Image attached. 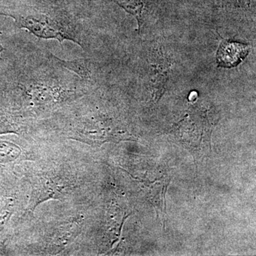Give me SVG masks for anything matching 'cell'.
<instances>
[{"label": "cell", "instance_id": "6", "mask_svg": "<svg viewBox=\"0 0 256 256\" xmlns=\"http://www.w3.org/2000/svg\"><path fill=\"white\" fill-rule=\"evenodd\" d=\"M20 154L18 146L6 141L0 140V162L12 161Z\"/></svg>", "mask_w": 256, "mask_h": 256}, {"label": "cell", "instance_id": "3", "mask_svg": "<svg viewBox=\"0 0 256 256\" xmlns=\"http://www.w3.org/2000/svg\"><path fill=\"white\" fill-rule=\"evenodd\" d=\"M66 186L60 180L52 178H42L34 190L31 198L32 210H34L36 206L42 202L48 200H58L63 194Z\"/></svg>", "mask_w": 256, "mask_h": 256}, {"label": "cell", "instance_id": "4", "mask_svg": "<svg viewBox=\"0 0 256 256\" xmlns=\"http://www.w3.org/2000/svg\"><path fill=\"white\" fill-rule=\"evenodd\" d=\"M80 225L78 220L69 222L60 226L54 234L50 242V246L53 252H60L64 248L73 242L80 232Z\"/></svg>", "mask_w": 256, "mask_h": 256}, {"label": "cell", "instance_id": "9", "mask_svg": "<svg viewBox=\"0 0 256 256\" xmlns=\"http://www.w3.org/2000/svg\"><path fill=\"white\" fill-rule=\"evenodd\" d=\"M4 50V46H2V43H1V40H0V60H2V58H1V54H2V52H3V50Z\"/></svg>", "mask_w": 256, "mask_h": 256}, {"label": "cell", "instance_id": "1", "mask_svg": "<svg viewBox=\"0 0 256 256\" xmlns=\"http://www.w3.org/2000/svg\"><path fill=\"white\" fill-rule=\"evenodd\" d=\"M0 15L14 20L18 28L26 30L42 40H68L84 48L78 24L62 10L46 6H24L0 12Z\"/></svg>", "mask_w": 256, "mask_h": 256}, {"label": "cell", "instance_id": "7", "mask_svg": "<svg viewBox=\"0 0 256 256\" xmlns=\"http://www.w3.org/2000/svg\"><path fill=\"white\" fill-rule=\"evenodd\" d=\"M128 12L137 14L142 8V0H116Z\"/></svg>", "mask_w": 256, "mask_h": 256}, {"label": "cell", "instance_id": "2", "mask_svg": "<svg viewBox=\"0 0 256 256\" xmlns=\"http://www.w3.org/2000/svg\"><path fill=\"white\" fill-rule=\"evenodd\" d=\"M250 48L235 42H224L217 52V62L220 66L234 68L248 54Z\"/></svg>", "mask_w": 256, "mask_h": 256}, {"label": "cell", "instance_id": "8", "mask_svg": "<svg viewBox=\"0 0 256 256\" xmlns=\"http://www.w3.org/2000/svg\"><path fill=\"white\" fill-rule=\"evenodd\" d=\"M14 132V127L10 124L6 116L0 114V132Z\"/></svg>", "mask_w": 256, "mask_h": 256}, {"label": "cell", "instance_id": "5", "mask_svg": "<svg viewBox=\"0 0 256 256\" xmlns=\"http://www.w3.org/2000/svg\"><path fill=\"white\" fill-rule=\"evenodd\" d=\"M50 58L52 62L58 64L62 68L68 69L80 76L82 79L90 78V70L88 68L87 62L82 58L73 60H60L52 54H50Z\"/></svg>", "mask_w": 256, "mask_h": 256}]
</instances>
